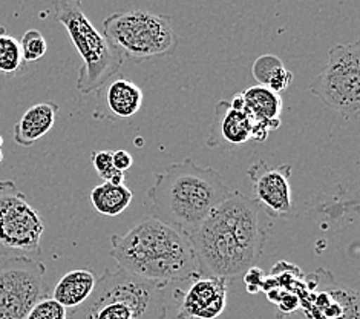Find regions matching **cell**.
<instances>
[{
	"instance_id": "6da1fadb",
	"label": "cell",
	"mask_w": 360,
	"mask_h": 319,
	"mask_svg": "<svg viewBox=\"0 0 360 319\" xmlns=\"http://www.w3.org/2000/svg\"><path fill=\"white\" fill-rule=\"evenodd\" d=\"M261 206L253 196L231 191L201 226L188 235L201 277L233 280L259 261L267 239Z\"/></svg>"
},
{
	"instance_id": "7a4b0ae2",
	"label": "cell",
	"mask_w": 360,
	"mask_h": 319,
	"mask_svg": "<svg viewBox=\"0 0 360 319\" xmlns=\"http://www.w3.org/2000/svg\"><path fill=\"white\" fill-rule=\"evenodd\" d=\"M110 256L134 277L167 287L201 277L188 238L161 220L143 217L126 235L110 237Z\"/></svg>"
},
{
	"instance_id": "3957f363",
	"label": "cell",
	"mask_w": 360,
	"mask_h": 319,
	"mask_svg": "<svg viewBox=\"0 0 360 319\" xmlns=\"http://www.w3.org/2000/svg\"><path fill=\"white\" fill-rule=\"evenodd\" d=\"M230 194L217 169L200 168L186 158L153 175L148 198L152 217L188 237Z\"/></svg>"
},
{
	"instance_id": "277c9868",
	"label": "cell",
	"mask_w": 360,
	"mask_h": 319,
	"mask_svg": "<svg viewBox=\"0 0 360 319\" xmlns=\"http://www.w3.org/2000/svg\"><path fill=\"white\" fill-rule=\"evenodd\" d=\"M165 289L124 272L110 270L97 278L84 303L68 312V319H166Z\"/></svg>"
},
{
	"instance_id": "5b68a950",
	"label": "cell",
	"mask_w": 360,
	"mask_h": 319,
	"mask_svg": "<svg viewBox=\"0 0 360 319\" xmlns=\"http://www.w3.org/2000/svg\"><path fill=\"white\" fill-rule=\"evenodd\" d=\"M53 8L56 20L63 25L82 57L77 89L84 96L97 92L118 74L126 58L94 27L83 11L82 0H53Z\"/></svg>"
},
{
	"instance_id": "8992f818",
	"label": "cell",
	"mask_w": 360,
	"mask_h": 319,
	"mask_svg": "<svg viewBox=\"0 0 360 319\" xmlns=\"http://www.w3.org/2000/svg\"><path fill=\"white\" fill-rule=\"evenodd\" d=\"M103 34L124 58L136 62L172 56L178 48L172 17L144 10L110 14L103 22Z\"/></svg>"
},
{
	"instance_id": "52a82bcc",
	"label": "cell",
	"mask_w": 360,
	"mask_h": 319,
	"mask_svg": "<svg viewBox=\"0 0 360 319\" xmlns=\"http://www.w3.org/2000/svg\"><path fill=\"white\" fill-rule=\"evenodd\" d=\"M308 91L348 122H356L360 112V43L333 46L327 66Z\"/></svg>"
},
{
	"instance_id": "ba28073f",
	"label": "cell",
	"mask_w": 360,
	"mask_h": 319,
	"mask_svg": "<svg viewBox=\"0 0 360 319\" xmlns=\"http://www.w3.org/2000/svg\"><path fill=\"white\" fill-rule=\"evenodd\" d=\"M44 232V218L14 181H0V256L39 260Z\"/></svg>"
},
{
	"instance_id": "9c48e42d",
	"label": "cell",
	"mask_w": 360,
	"mask_h": 319,
	"mask_svg": "<svg viewBox=\"0 0 360 319\" xmlns=\"http://www.w3.org/2000/svg\"><path fill=\"white\" fill-rule=\"evenodd\" d=\"M46 267L30 256L8 258L0 264V319H23L48 296Z\"/></svg>"
},
{
	"instance_id": "30bf717a",
	"label": "cell",
	"mask_w": 360,
	"mask_h": 319,
	"mask_svg": "<svg viewBox=\"0 0 360 319\" xmlns=\"http://www.w3.org/2000/svg\"><path fill=\"white\" fill-rule=\"evenodd\" d=\"M290 175L291 165L271 168L264 160L248 169V178L253 183V198L270 218H290L295 213Z\"/></svg>"
},
{
	"instance_id": "8fae6325",
	"label": "cell",
	"mask_w": 360,
	"mask_h": 319,
	"mask_svg": "<svg viewBox=\"0 0 360 319\" xmlns=\"http://www.w3.org/2000/svg\"><path fill=\"white\" fill-rule=\"evenodd\" d=\"M178 319H217L227 307V280L200 277L184 293L176 292Z\"/></svg>"
},
{
	"instance_id": "7c38bea8",
	"label": "cell",
	"mask_w": 360,
	"mask_h": 319,
	"mask_svg": "<svg viewBox=\"0 0 360 319\" xmlns=\"http://www.w3.org/2000/svg\"><path fill=\"white\" fill-rule=\"evenodd\" d=\"M244 100L243 111L247 112L253 125L252 140L264 142L267 140L270 132L276 131L281 125L282 112V97L281 94L256 85L241 92Z\"/></svg>"
},
{
	"instance_id": "4fadbf2b",
	"label": "cell",
	"mask_w": 360,
	"mask_h": 319,
	"mask_svg": "<svg viewBox=\"0 0 360 319\" xmlns=\"http://www.w3.org/2000/svg\"><path fill=\"white\" fill-rule=\"evenodd\" d=\"M97 106L94 117L105 120L131 118L141 109L143 91L127 79L109 80L97 91Z\"/></svg>"
},
{
	"instance_id": "5bb4252c",
	"label": "cell",
	"mask_w": 360,
	"mask_h": 319,
	"mask_svg": "<svg viewBox=\"0 0 360 319\" xmlns=\"http://www.w3.org/2000/svg\"><path fill=\"white\" fill-rule=\"evenodd\" d=\"M252 137L253 125L247 112L231 108L230 101L221 100L215 109L207 146L233 149L252 140Z\"/></svg>"
},
{
	"instance_id": "9a60e30c",
	"label": "cell",
	"mask_w": 360,
	"mask_h": 319,
	"mask_svg": "<svg viewBox=\"0 0 360 319\" xmlns=\"http://www.w3.org/2000/svg\"><path fill=\"white\" fill-rule=\"evenodd\" d=\"M58 105L54 101L37 103L31 106L13 129L14 142L22 148H30L51 131L56 125Z\"/></svg>"
},
{
	"instance_id": "2e32d148",
	"label": "cell",
	"mask_w": 360,
	"mask_h": 319,
	"mask_svg": "<svg viewBox=\"0 0 360 319\" xmlns=\"http://www.w3.org/2000/svg\"><path fill=\"white\" fill-rule=\"evenodd\" d=\"M310 319H359V296L353 290L331 289L317 295L310 307Z\"/></svg>"
},
{
	"instance_id": "e0dca14e",
	"label": "cell",
	"mask_w": 360,
	"mask_h": 319,
	"mask_svg": "<svg viewBox=\"0 0 360 319\" xmlns=\"http://www.w3.org/2000/svg\"><path fill=\"white\" fill-rule=\"evenodd\" d=\"M96 284L97 277L91 270H71L58 280L51 293V298H54L70 312V310L80 307L92 295Z\"/></svg>"
},
{
	"instance_id": "ac0fdd59",
	"label": "cell",
	"mask_w": 360,
	"mask_h": 319,
	"mask_svg": "<svg viewBox=\"0 0 360 319\" xmlns=\"http://www.w3.org/2000/svg\"><path fill=\"white\" fill-rule=\"evenodd\" d=\"M134 194L124 184L117 186L103 181L89 192V201L98 213L105 217H117L123 213L132 203Z\"/></svg>"
},
{
	"instance_id": "d6986e66",
	"label": "cell",
	"mask_w": 360,
	"mask_h": 319,
	"mask_svg": "<svg viewBox=\"0 0 360 319\" xmlns=\"http://www.w3.org/2000/svg\"><path fill=\"white\" fill-rule=\"evenodd\" d=\"M252 75L256 83L276 94L288 89L293 82V73L288 71L282 60L273 54H265L256 58L252 65Z\"/></svg>"
},
{
	"instance_id": "ffe728a7",
	"label": "cell",
	"mask_w": 360,
	"mask_h": 319,
	"mask_svg": "<svg viewBox=\"0 0 360 319\" xmlns=\"http://www.w3.org/2000/svg\"><path fill=\"white\" fill-rule=\"evenodd\" d=\"M22 66L23 58L19 40L8 36L4 28H0V73L14 75L22 70Z\"/></svg>"
},
{
	"instance_id": "44dd1931",
	"label": "cell",
	"mask_w": 360,
	"mask_h": 319,
	"mask_svg": "<svg viewBox=\"0 0 360 319\" xmlns=\"http://www.w3.org/2000/svg\"><path fill=\"white\" fill-rule=\"evenodd\" d=\"M91 160H92L94 169L97 170L98 177L103 181H108V183L117 184V186L124 184L126 175H124V172L114 168L112 151H97V152H92Z\"/></svg>"
},
{
	"instance_id": "7402d4cb",
	"label": "cell",
	"mask_w": 360,
	"mask_h": 319,
	"mask_svg": "<svg viewBox=\"0 0 360 319\" xmlns=\"http://www.w3.org/2000/svg\"><path fill=\"white\" fill-rule=\"evenodd\" d=\"M19 43H20L23 62H28V63L37 62V60L44 57L48 51L46 39L44 37V34L37 30H30L25 32Z\"/></svg>"
},
{
	"instance_id": "603a6c76",
	"label": "cell",
	"mask_w": 360,
	"mask_h": 319,
	"mask_svg": "<svg viewBox=\"0 0 360 319\" xmlns=\"http://www.w3.org/2000/svg\"><path fill=\"white\" fill-rule=\"evenodd\" d=\"M23 319H68V310L48 295L41 298Z\"/></svg>"
},
{
	"instance_id": "cb8c5ba5",
	"label": "cell",
	"mask_w": 360,
	"mask_h": 319,
	"mask_svg": "<svg viewBox=\"0 0 360 319\" xmlns=\"http://www.w3.org/2000/svg\"><path fill=\"white\" fill-rule=\"evenodd\" d=\"M244 281L247 284V290L250 293L261 292L264 287V275L262 270L258 269V267H250L245 273H244Z\"/></svg>"
},
{
	"instance_id": "d4e9b609",
	"label": "cell",
	"mask_w": 360,
	"mask_h": 319,
	"mask_svg": "<svg viewBox=\"0 0 360 319\" xmlns=\"http://www.w3.org/2000/svg\"><path fill=\"white\" fill-rule=\"evenodd\" d=\"M112 163H114L115 169L126 172L127 169H131V166L134 165V158L127 151L120 149V151L112 152Z\"/></svg>"
},
{
	"instance_id": "484cf974",
	"label": "cell",
	"mask_w": 360,
	"mask_h": 319,
	"mask_svg": "<svg viewBox=\"0 0 360 319\" xmlns=\"http://www.w3.org/2000/svg\"><path fill=\"white\" fill-rule=\"evenodd\" d=\"M2 160H4V152L0 149V163H2Z\"/></svg>"
},
{
	"instance_id": "4316f807",
	"label": "cell",
	"mask_w": 360,
	"mask_h": 319,
	"mask_svg": "<svg viewBox=\"0 0 360 319\" xmlns=\"http://www.w3.org/2000/svg\"><path fill=\"white\" fill-rule=\"evenodd\" d=\"M2 144H4V139H2V137H0V148H2Z\"/></svg>"
}]
</instances>
